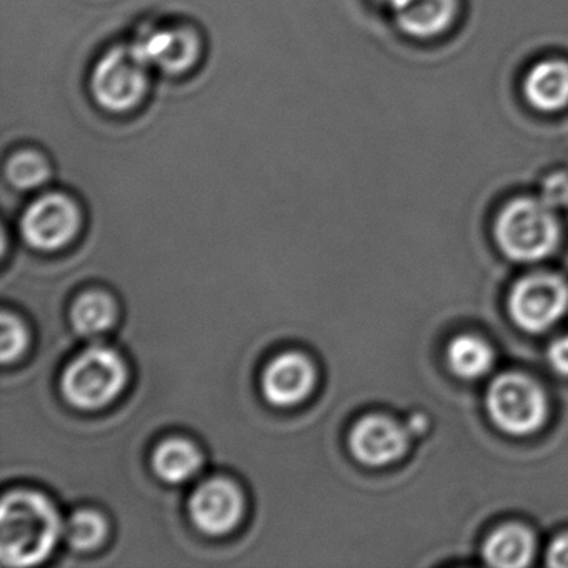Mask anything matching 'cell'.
<instances>
[{"mask_svg":"<svg viewBox=\"0 0 568 568\" xmlns=\"http://www.w3.org/2000/svg\"><path fill=\"white\" fill-rule=\"evenodd\" d=\"M149 64L135 45H119L109 51L92 72L91 88L98 104L122 114L138 108L149 92Z\"/></svg>","mask_w":568,"mask_h":568,"instance_id":"cell-4","label":"cell"},{"mask_svg":"<svg viewBox=\"0 0 568 568\" xmlns=\"http://www.w3.org/2000/svg\"><path fill=\"white\" fill-rule=\"evenodd\" d=\"M58 508L36 490L9 491L0 505V558L8 567H34L54 551L62 535Z\"/></svg>","mask_w":568,"mask_h":568,"instance_id":"cell-1","label":"cell"},{"mask_svg":"<svg viewBox=\"0 0 568 568\" xmlns=\"http://www.w3.org/2000/svg\"><path fill=\"white\" fill-rule=\"evenodd\" d=\"M348 445L352 455L362 464L384 467L404 457L408 448V434L392 418L368 415L354 425Z\"/></svg>","mask_w":568,"mask_h":568,"instance_id":"cell-10","label":"cell"},{"mask_svg":"<svg viewBox=\"0 0 568 568\" xmlns=\"http://www.w3.org/2000/svg\"><path fill=\"white\" fill-rule=\"evenodd\" d=\"M134 45L149 68L161 69L172 75L184 74L194 68L202 52L197 32L187 28L151 31Z\"/></svg>","mask_w":568,"mask_h":568,"instance_id":"cell-11","label":"cell"},{"mask_svg":"<svg viewBox=\"0 0 568 568\" xmlns=\"http://www.w3.org/2000/svg\"><path fill=\"white\" fill-rule=\"evenodd\" d=\"M525 98L538 111H560L568 104V64L540 62L525 79Z\"/></svg>","mask_w":568,"mask_h":568,"instance_id":"cell-12","label":"cell"},{"mask_svg":"<svg viewBox=\"0 0 568 568\" xmlns=\"http://www.w3.org/2000/svg\"><path fill=\"white\" fill-rule=\"evenodd\" d=\"M152 467L168 484H185L201 470L202 454L191 440L181 437L168 438L155 448Z\"/></svg>","mask_w":568,"mask_h":568,"instance_id":"cell-15","label":"cell"},{"mask_svg":"<svg viewBox=\"0 0 568 568\" xmlns=\"http://www.w3.org/2000/svg\"><path fill=\"white\" fill-rule=\"evenodd\" d=\"M317 372L314 364L298 352H285L268 362L262 374V392L274 407H295L314 390Z\"/></svg>","mask_w":568,"mask_h":568,"instance_id":"cell-9","label":"cell"},{"mask_svg":"<svg viewBox=\"0 0 568 568\" xmlns=\"http://www.w3.org/2000/svg\"><path fill=\"white\" fill-rule=\"evenodd\" d=\"M547 357L555 372L568 377V335L557 338V341L548 347Z\"/></svg>","mask_w":568,"mask_h":568,"instance_id":"cell-22","label":"cell"},{"mask_svg":"<svg viewBox=\"0 0 568 568\" xmlns=\"http://www.w3.org/2000/svg\"><path fill=\"white\" fill-rule=\"evenodd\" d=\"M26 325L16 315L4 312L0 322V357L4 364L18 361L28 348Z\"/></svg>","mask_w":568,"mask_h":568,"instance_id":"cell-20","label":"cell"},{"mask_svg":"<svg viewBox=\"0 0 568 568\" xmlns=\"http://www.w3.org/2000/svg\"><path fill=\"white\" fill-rule=\"evenodd\" d=\"M448 365L462 378H478L490 371L494 352L490 345L474 335L454 338L447 348Z\"/></svg>","mask_w":568,"mask_h":568,"instance_id":"cell-17","label":"cell"},{"mask_svg":"<svg viewBox=\"0 0 568 568\" xmlns=\"http://www.w3.org/2000/svg\"><path fill=\"white\" fill-rule=\"evenodd\" d=\"M65 537L75 550H95L108 537V521L94 510L75 511L65 525Z\"/></svg>","mask_w":568,"mask_h":568,"instance_id":"cell-19","label":"cell"},{"mask_svg":"<svg viewBox=\"0 0 568 568\" xmlns=\"http://www.w3.org/2000/svg\"><path fill=\"white\" fill-rule=\"evenodd\" d=\"M6 174L19 191H34L48 184L51 178V165L39 152L22 151L9 159Z\"/></svg>","mask_w":568,"mask_h":568,"instance_id":"cell-18","label":"cell"},{"mask_svg":"<svg viewBox=\"0 0 568 568\" xmlns=\"http://www.w3.org/2000/svg\"><path fill=\"white\" fill-rule=\"evenodd\" d=\"M487 410L500 430L510 435L534 434L547 418V398L531 378L511 372L491 382Z\"/></svg>","mask_w":568,"mask_h":568,"instance_id":"cell-5","label":"cell"},{"mask_svg":"<svg viewBox=\"0 0 568 568\" xmlns=\"http://www.w3.org/2000/svg\"><path fill=\"white\" fill-rule=\"evenodd\" d=\"M189 514L195 527L212 537H221L237 527L244 514L241 488L224 477L202 481L189 498Z\"/></svg>","mask_w":568,"mask_h":568,"instance_id":"cell-8","label":"cell"},{"mask_svg":"<svg viewBox=\"0 0 568 568\" xmlns=\"http://www.w3.org/2000/svg\"><path fill=\"white\" fill-rule=\"evenodd\" d=\"M128 377V365L114 348L91 345L62 374V394L72 407L98 410L121 395Z\"/></svg>","mask_w":568,"mask_h":568,"instance_id":"cell-2","label":"cell"},{"mask_svg":"<svg viewBox=\"0 0 568 568\" xmlns=\"http://www.w3.org/2000/svg\"><path fill=\"white\" fill-rule=\"evenodd\" d=\"M541 201L551 209L568 204V178L564 174H555L544 182L541 187Z\"/></svg>","mask_w":568,"mask_h":568,"instance_id":"cell-21","label":"cell"},{"mask_svg":"<svg viewBox=\"0 0 568 568\" xmlns=\"http://www.w3.org/2000/svg\"><path fill=\"white\" fill-rule=\"evenodd\" d=\"M535 540L521 525H505L495 530L484 545V558L490 567H527L534 557Z\"/></svg>","mask_w":568,"mask_h":568,"instance_id":"cell-13","label":"cell"},{"mask_svg":"<svg viewBox=\"0 0 568 568\" xmlns=\"http://www.w3.org/2000/svg\"><path fill=\"white\" fill-rule=\"evenodd\" d=\"M118 321V305L102 291H89L74 302L71 322L75 332L85 338L101 337Z\"/></svg>","mask_w":568,"mask_h":568,"instance_id":"cell-16","label":"cell"},{"mask_svg":"<svg viewBox=\"0 0 568 568\" xmlns=\"http://www.w3.org/2000/svg\"><path fill=\"white\" fill-rule=\"evenodd\" d=\"M81 229L78 204L61 192L45 194L26 209L21 234L31 247L58 251L74 241Z\"/></svg>","mask_w":568,"mask_h":568,"instance_id":"cell-7","label":"cell"},{"mask_svg":"<svg viewBox=\"0 0 568 568\" xmlns=\"http://www.w3.org/2000/svg\"><path fill=\"white\" fill-rule=\"evenodd\" d=\"M567 311L568 285L557 275H528L508 295L511 318L527 332L548 331Z\"/></svg>","mask_w":568,"mask_h":568,"instance_id":"cell-6","label":"cell"},{"mask_svg":"<svg viewBox=\"0 0 568 568\" xmlns=\"http://www.w3.org/2000/svg\"><path fill=\"white\" fill-rule=\"evenodd\" d=\"M398 28L414 38H434L454 21L455 0H408L395 12Z\"/></svg>","mask_w":568,"mask_h":568,"instance_id":"cell-14","label":"cell"},{"mask_svg":"<svg viewBox=\"0 0 568 568\" xmlns=\"http://www.w3.org/2000/svg\"><path fill=\"white\" fill-rule=\"evenodd\" d=\"M547 564L555 568H568V534L555 538L548 548Z\"/></svg>","mask_w":568,"mask_h":568,"instance_id":"cell-23","label":"cell"},{"mask_svg":"<svg viewBox=\"0 0 568 568\" xmlns=\"http://www.w3.org/2000/svg\"><path fill=\"white\" fill-rule=\"evenodd\" d=\"M382 2L387 4L392 11L398 12L402 8H404L405 4H407L408 0H382Z\"/></svg>","mask_w":568,"mask_h":568,"instance_id":"cell-24","label":"cell"},{"mask_svg":"<svg viewBox=\"0 0 568 568\" xmlns=\"http://www.w3.org/2000/svg\"><path fill=\"white\" fill-rule=\"evenodd\" d=\"M495 239L511 261L535 262L555 251L560 229L550 205L541 199H517L498 215Z\"/></svg>","mask_w":568,"mask_h":568,"instance_id":"cell-3","label":"cell"}]
</instances>
